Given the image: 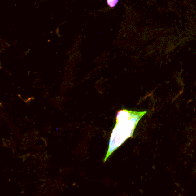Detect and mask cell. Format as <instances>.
I'll return each mask as SVG.
<instances>
[{
  "label": "cell",
  "mask_w": 196,
  "mask_h": 196,
  "mask_svg": "<svg viewBox=\"0 0 196 196\" xmlns=\"http://www.w3.org/2000/svg\"><path fill=\"white\" fill-rule=\"evenodd\" d=\"M146 113L147 111L138 112L124 109L117 112L116 124L111 135L108 151L103 160L104 162L126 140L133 137L137 125Z\"/></svg>",
  "instance_id": "obj_1"
},
{
  "label": "cell",
  "mask_w": 196,
  "mask_h": 196,
  "mask_svg": "<svg viewBox=\"0 0 196 196\" xmlns=\"http://www.w3.org/2000/svg\"><path fill=\"white\" fill-rule=\"evenodd\" d=\"M118 1L119 0H107V4L110 7L113 8L115 7L116 4H117Z\"/></svg>",
  "instance_id": "obj_2"
}]
</instances>
